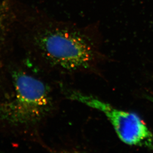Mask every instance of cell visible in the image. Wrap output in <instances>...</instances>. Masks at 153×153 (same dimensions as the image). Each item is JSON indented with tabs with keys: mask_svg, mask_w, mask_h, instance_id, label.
<instances>
[{
	"mask_svg": "<svg viewBox=\"0 0 153 153\" xmlns=\"http://www.w3.org/2000/svg\"><path fill=\"white\" fill-rule=\"evenodd\" d=\"M58 82L13 49L0 53V134L49 149L43 134L59 111Z\"/></svg>",
	"mask_w": 153,
	"mask_h": 153,
	"instance_id": "obj_1",
	"label": "cell"
},
{
	"mask_svg": "<svg viewBox=\"0 0 153 153\" xmlns=\"http://www.w3.org/2000/svg\"><path fill=\"white\" fill-rule=\"evenodd\" d=\"M19 37L22 55L56 81L92 70L98 51L97 26L80 27L43 16L30 17Z\"/></svg>",
	"mask_w": 153,
	"mask_h": 153,
	"instance_id": "obj_2",
	"label": "cell"
},
{
	"mask_svg": "<svg viewBox=\"0 0 153 153\" xmlns=\"http://www.w3.org/2000/svg\"><path fill=\"white\" fill-rule=\"evenodd\" d=\"M58 85L63 100L80 102L103 113L119 138L126 144L153 150V134L138 115L116 108L95 96L72 87L67 82L59 81Z\"/></svg>",
	"mask_w": 153,
	"mask_h": 153,
	"instance_id": "obj_3",
	"label": "cell"
}]
</instances>
